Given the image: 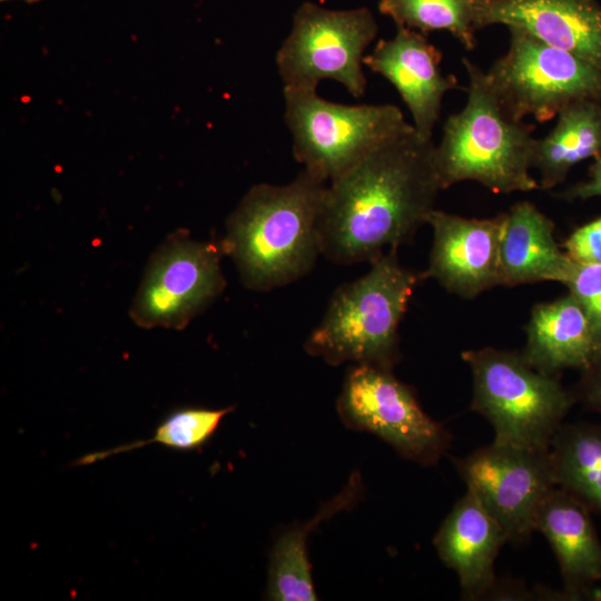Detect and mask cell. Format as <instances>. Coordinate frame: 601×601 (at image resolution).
I'll list each match as a JSON object with an SVG mask.
<instances>
[{
	"instance_id": "obj_13",
	"label": "cell",
	"mask_w": 601,
	"mask_h": 601,
	"mask_svg": "<svg viewBox=\"0 0 601 601\" xmlns=\"http://www.w3.org/2000/svg\"><path fill=\"white\" fill-rule=\"evenodd\" d=\"M442 53L420 31L397 27L393 38L381 39L363 63L388 80L408 108L418 136L432 139L444 95L460 89L454 75H443Z\"/></svg>"
},
{
	"instance_id": "obj_29",
	"label": "cell",
	"mask_w": 601,
	"mask_h": 601,
	"mask_svg": "<svg viewBox=\"0 0 601 601\" xmlns=\"http://www.w3.org/2000/svg\"><path fill=\"white\" fill-rule=\"evenodd\" d=\"M1 1H11V0H1ZM21 1H24L27 3H35V2L42 1V0H21Z\"/></svg>"
},
{
	"instance_id": "obj_26",
	"label": "cell",
	"mask_w": 601,
	"mask_h": 601,
	"mask_svg": "<svg viewBox=\"0 0 601 601\" xmlns=\"http://www.w3.org/2000/svg\"><path fill=\"white\" fill-rule=\"evenodd\" d=\"M573 394L585 408L601 414V353L581 371Z\"/></svg>"
},
{
	"instance_id": "obj_6",
	"label": "cell",
	"mask_w": 601,
	"mask_h": 601,
	"mask_svg": "<svg viewBox=\"0 0 601 601\" xmlns=\"http://www.w3.org/2000/svg\"><path fill=\"white\" fill-rule=\"evenodd\" d=\"M284 100L295 159L327 184L414 129L394 105H343L295 88H284Z\"/></svg>"
},
{
	"instance_id": "obj_18",
	"label": "cell",
	"mask_w": 601,
	"mask_h": 601,
	"mask_svg": "<svg viewBox=\"0 0 601 601\" xmlns=\"http://www.w3.org/2000/svg\"><path fill=\"white\" fill-rule=\"evenodd\" d=\"M525 331L526 343L521 354L545 374L558 375L566 368L582 371L601 353V341L570 293L536 304Z\"/></svg>"
},
{
	"instance_id": "obj_28",
	"label": "cell",
	"mask_w": 601,
	"mask_h": 601,
	"mask_svg": "<svg viewBox=\"0 0 601 601\" xmlns=\"http://www.w3.org/2000/svg\"><path fill=\"white\" fill-rule=\"evenodd\" d=\"M486 600H533V595L523 582L497 578Z\"/></svg>"
},
{
	"instance_id": "obj_16",
	"label": "cell",
	"mask_w": 601,
	"mask_h": 601,
	"mask_svg": "<svg viewBox=\"0 0 601 601\" xmlns=\"http://www.w3.org/2000/svg\"><path fill=\"white\" fill-rule=\"evenodd\" d=\"M591 514L583 503L555 486L535 519V531L552 548L563 589L573 601L590 600L592 588L601 583V541Z\"/></svg>"
},
{
	"instance_id": "obj_23",
	"label": "cell",
	"mask_w": 601,
	"mask_h": 601,
	"mask_svg": "<svg viewBox=\"0 0 601 601\" xmlns=\"http://www.w3.org/2000/svg\"><path fill=\"white\" fill-rule=\"evenodd\" d=\"M233 407L203 408L185 407L173 412L155 430L148 440L120 445L111 450L95 452L79 459L76 465H87L108 456L158 443L175 450H195L204 445L218 428Z\"/></svg>"
},
{
	"instance_id": "obj_19",
	"label": "cell",
	"mask_w": 601,
	"mask_h": 601,
	"mask_svg": "<svg viewBox=\"0 0 601 601\" xmlns=\"http://www.w3.org/2000/svg\"><path fill=\"white\" fill-rule=\"evenodd\" d=\"M601 156V104L579 100L558 114L553 129L536 139L533 165L540 189L561 184L570 169L588 158Z\"/></svg>"
},
{
	"instance_id": "obj_17",
	"label": "cell",
	"mask_w": 601,
	"mask_h": 601,
	"mask_svg": "<svg viewBox=\"0 0 601 601\" xmlns=\"http://www.w3.org/2000/svg\"><path fill=\"white\" fill-rule=\"evenodd\" d=\"M574 262L554 237V223L530 201L504 213L500 238L501 285L565 284Z\"/></svg>"
},
{
	"instance_id": "obj_27",
	"label": "cell",
	"mask_w": 601,
	"mask_h": 601,
	"mask_svg": "<svg viewBox=\"0 0 601 601\" xmlns=\"http://www.w3.org/2000/svg\"><path fill=\"white\" fill-rule=\"evenodd\" d=\"M560 197L566 200L601 197V156L594 159L590 168L589 180L572 186L563 191Z\"/></svg>"
},
{
	"instance_id": "obj_21",
	"label": "cell",
	"mask_w": 601,
	"mask_h": 601,
	"mask_svg": "<svg viewBox=\"0 0 601 601\" xmlns=\"http://www.w3.org/2000/svg\"><path fill=\"white\" fill-rule=\"evenodd\" d=\"M361 477L352 474L346 487L324 505L307 524L294 528L279 536L270 556L267 597L282 601H314L311 563L307 553L308 533L323 520L352 506L361 492Z\"/></svg>"
},
{
	"instance_id": "obj_12",
	"label": "cell",
	"mask_w": 601,
	"mask_h": 601,
	"mask_svg": "<svg viewBox=\"0 0 601 601\" xmlns=\"http://www.w3.org/2000/svg\"><path fill=\"white\" fill-rule=\"evenodd\" d=\"M504 213L492 218H465L433 209L428 267L423 279L434 278L446 290L464 298L501 285L500 238Z\"/></svg>"
},
{
	"instance_id": "obj_5",
	"label": "cell",
	"mask_w": 601,
	"mask_h": 601,
	"mask_svg": "<svg viewBox=\"0 0 601 601\" xmlns=\"http://www.w3.org/2000/svg\"><path fill=\"white\" fill-rule=\"evenodd\" d=\"M473 377L471 410L493 427V442L549 450L577 402L559 375L531 366L521 353L483 347L461 354Z\"/></svg>"
},
{
	"instance_id": "obj_9",
	"label": "cell",
	"mask_w": 601,
	"mask_h": 601,
	"mask_svg": "<svg viewBox=\"0 0 601 601\" xmlns=\"http://www.w3.org/2000/svg\"><path fill=\"white\" fill-rule=\"evenodd\" d=\"M343 423L370 432L403 457L434 465L447 452L452 435L421 407L414 391L391 368L354 364L336 403Z\"/></svg>"
},
{
	"instance_id": "obj_10",
	"label": "cell",
	"mask_w": 601,
	"mask_h": 601,
	"mask_svg": "<svg viewBox=\"0 0 601 601\" xmlns=\"http://www.w3.org/2000/svg\"><path fill=\"white\" fill-rule=\"evenodd\" d=\"M220 242H200L179 230L152 255L130 307L140 327L184 328L224 290Z\"/></svg>"
},
{
	"instance_id": "obj_14",
	"label": "cell",
	"mask_w": 601,
	"mask_h": 601,
	"mask_svg": "<svg viewBox=\"0 0 601 601\" xmlns=\"http://www.w3.org/2000/svg\"><path fill=\"white\" fill-rule=\"evenodd\" d=\"M477 30L524 31L601 70V4L597 0H476Z\"/></svg>"
},
{
	"instance_id": "obj_1",
	"label": "cell",
	"mask_w": 601,
	"mask_h": 601,
	"mask_svg": "<svg viewBox=\"0 0 601 601\" xmlns=\"http://www.w3.org/2000/svg\"><path fill=\"white\" fill-rule=\"evenodd\" d=\"M434 148L413 129L331 180L319 217L322 256L338 265L371 264L408 243L443 190Z\"/></svg>"
},
{
	"instance_id": "obj_11",
	"label": "cell",
	"mask_w": 601,
	"mask_h": 601,
	"mask_svg": "<svg viewBox=\"0 0 601 601\" xmlns=\"http://www.w3.org/2000/svg\"><path fill=\"white\" fill-rule=\"evenodd\" d=\"M454 462L467 491L501 524L509 543H526L540 505L556 486L549 450L492 442Z\"/></svg>"
},
{
	"instance_id": "obj_25",
	"label": "cell",
	"mask_w": 601,
	"mask_h": 601,
	"mask_svg": "<svg viewBox=\"0 0 601 601\" xmlns=\"http://www.w3.org/2000/svg\"><path fill=\"white\" fill-rule=\"evenodd\" d=\"M563 249L574 263L601 264V216L577 227Z\"/></svg>"
},
{
	"instance_id": "obj_3",
	"label": "cell",
	"mask_w": 601,
	"mask_h": 601,
	"mask_svg": "<svg viewBox=\"0 0 601 601\" xmlns=\"http://www.w3.org/2000/svg\"><path fill=\"white\" fill-rule=\"evenodd\" d=\"M464 108L451 115L434 148V165L442 189L464 181L482 184L495 194L540 189L532 177L536 144L534 127L514 121L502 110L490 89L485 71L467 58Z\"/></svg>"
},
{
	"instance_id": "obj_24",
	"label": "cell",
	"mask_w": 601,
	"mask_h": 601,
	"mask_svg": "<svg viewBox=\"0 0 601 601\" xmlns=\"http://www.w3.org/2000/svg\"><path fill=\"white\" fill-rule=\"evenodd\" d=\"M564 285L587 313L601 341V264L574 263Z\"/></svg>"
},
{
	"instance_id": "obj_8",
	"label": "cell",
	"mask_w": 601,
	"mask_h": 601,
	"mask_svg": "<svg viewBox=\"0 0 601 601\" xmlns=\"http://www.w3.org/2000/svg\"><path fill=\"white\" fill-rule=\"evenodd\" d=\"M367 8L331 10L302 3L276 53L284 88L317 90L322 80L339 82L355 98L365 95L364 51L377 35Z\"/></svg>"
},
{
	"instance_id": "obj_2",
	"label": "cell",
	"mask_w": 601,
	"mask_h": 601,
	"mask_svg": "<svg viewBox=\"0 0 601 601\" xmlns=\"http://www.w3.org/2000/svg\"><path fill=\"white\" fill-rule=\"evenodd\" d=\"M327 183L303 169L285 185L253 186L221 239L243 284L268 292L308 274L322 255L319 217Z\"/></svg>"
},
{
	"instance_id": "obj_4",
	"label": "cell",
	"mask_w": 601,
	"mask_h": 601,
	"mask_svg": "<svg viewBox=\"0 0 601 601\" xmlns=\"http://www.w3.org/2000/svg\"><path fill=\"white\" fill-rule=\"evenodd\" d=\"M422 273L401 265L397 248L371 263L358 279L339 286L307 337V354L331 365L393 368L400 361L398 328Z\"/></svg>"
},
{
	"instance_id": "obj_15",
	"label": "cell",
	"mask_w": 601,
	"mask_h": 601,
	"mask_svg": "<svg viewBox=\"0 0 601 601\" xmlns=\"http://www.w3.org/2000/svg\"><path fill=\"white\" fill-rule=\"evenodd\" d=\"M509 543L501 524L466 490L436 532L433 544L441 561L455 571L463 600H486L497 577L495 559Z\"/></svg>"
},
{
	"instance_id": "obj_20",
	"label": "cell",
	"mask_w": 601,
	"mask_h": 601,
	"mask_svg": "<svg viewBox=\"0 0 601 601\" xmlns=\"http://www.w3.org/2000/svg\"><path fill=\"white\" fill-rule=\"evenodd\" d=\"M549 457L555 485L601 515V422L562 423Z\"/></svg>"
},
{
	"instance_id": "obj_7",
	"label": "cell",
	"mask_w": 601,
	"mask_h": 601,
	"mask_svg": "<svg viewBox=\"0 0 601 601\" xmlns=\"http://www.w3.org/2000/svg\"><path fill=\"white\" fill-rule=\"evenodd\" d=\"M510 30L508 51L485 72L504 114L514 121L528 116L546 122L570 104H601V70L531 35Z\"/></svg>"
},
{
	"instance_id": "obj_22",
	"label": "cell",
	"mask_w": 601,
	"mask_h": 601,
	"mask_svg": "<svg viewBox=\"0 0 601 601\" xmlns=\"http://www.w3.org/2000/svg\"><path fill=\"white\" fill-rule=\"evenodd\" d=\"M378 10L397 27L424 35L447 31L466 50L476 46V0H381Z\"/></svg>"
}]
</instances>
